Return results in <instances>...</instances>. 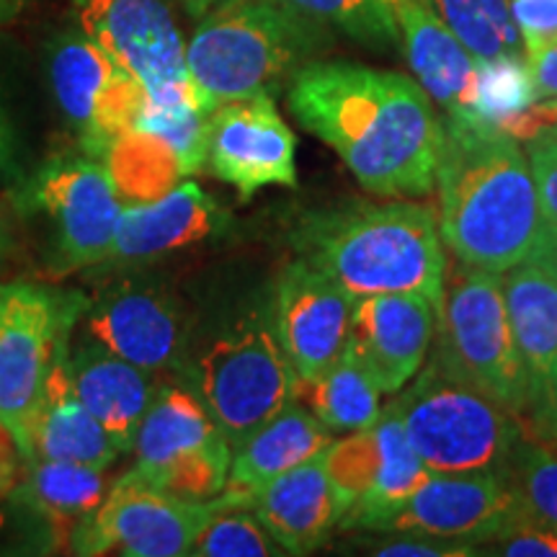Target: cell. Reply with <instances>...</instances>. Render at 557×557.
I'll list each match as a JSON object with an SVG mask.
<instances>
[{"label":"cell","mask_w":557,"mask_h":557,"mask_svg":"<svg viewBox=\"0 0 557 557\" xmlns=\"http://www.w3.org/2000/svg\"><path fill=\"white\" fill-rule=\"evenodd\" d=\"M227 225V212L194 181L143 205H124L103 267H135L194 248Z\"/></svg>","instance_id":"cell-21"},{"label":"cell","mask_w":557,"mask_h":557,"mask_svg":"<svg viewBox=\"0 0 557 557\" xmlns=\"http://www.w3.org/2000/svg\"><path fill=\"white\" fill-rule=\"evenodd\" d=\"M297 139L278 114L274 96L225 101L209 111L207 165L250 199L267 186H295Z\"/></svg>","instance_id":"cell-16"},{"label":"cell","mask_w":557,"mask_h":557,"mask_svg":"<svg viewBox=\"0 0 557 557\" xmlns=\"http://www.w3.org/2000/svg\"><path fill=\"white\" fill-rule=\"evenodd\" d=\"M434 341L444 367L508 413L524 418L527 374L508 323L504 276L457 259L447 263Z\"/></svg>","instance_id":"cell-7"},{"label":"cell","mask_w":557,"mask_h":557,"mask_svg":"<svg viewBox=\"0 0 557 557\" xmlns=\"http://www.w3.org/2000/svg\"><path fill=\"white\" fill-rule=\"evenodd\" d=\"M517 508L498 472H434L410 496L369 513L351 529L374 534H418L478 549L504 532Z\"/></svg>","instance_id":"cell-13"},{"label":"cell","mask_w":557,"mask_h":557,"mask_svg":"<svg viewBox=\"0 0 557 557\" xmlns=\"http://www.w3.org/2000/svg\"><path fill=\"white\" fill-rule=\"evenodd\" d=\"M107 496L103 470L65 459H29L21 498L50 519H86Z\"/></svg>","instance_id":"cell-29"},{"label":"cell","mask_w":557,"mask_h":557,"mask_svg":"<svg viewBox=\"0 0 557 557\" xmlns=\"http://www.w3.org/2000/svg\"><path fill=\"white\" fill-rule=\"evenodd\" d=\"M13 225H11V214L5 212L3 207H0V259H3L5 253H11L13 250Z\"/></svg>","instance_id":"cell-43"},{"label":"cell","mask_w":557,"mask_h":557,"mask_svg":"<svg viewBox=\"0 0 557 557\" xmlns=\"http://www.w3.org/2000/svg\"><path fill=\"white\" fill-rule=\"evenodd\" d=\"M403 54L418 86L438 103L447 120L475 122L478 60L436 16L429 0H395Z\"/></svg>","instance_id":"cell-22"},{"label":"cell","mask_w":557,"mask_h":557,"mask_svg":"<svg viewBox=\"0 0 557 557\" xmlns=\"http://www.w3.org/2000/svg\"><path fill=\"white\" fill-rule=\"evenodd\" d=\"M0 271H3V267H0Z\"/></svg>","instance_id":"cell-49"},{"label":"cell","mask_w":557,"mask_h":557,"mask_svg":"<svg viewBox=\"0 0 557 557\" xmlns=\"http://www.w3.org/2000/svg\"><path fill=\"white\" fill-rule=\"evenodd\" d=\"M429 5L480 62L517 58L524 50L511 0H429Z\"/></svg>","instance_id":"cell-30"},{"label":"cell","mask_w":557,"mask_h":557,"mask_svg":"<svg viewBox=\"0 0 557 557\" xmlns=\"http://www.w3.org/2000/svg\"><path fill=\"white\" fill-rule=\"evenodd\" d=\"M81 308L39 284H0V429L26 459L60 336Z\"/></svg>","instance_id":"cell-8"},{"label":"cell","mask_w":557,"mask_h":557,"mask_svg":"<svg viewBox=\"0 0 557 557\" xmlns=\"http://www.w3.org/2000/svg\"><path fill=\"white\" fill-rule=\"evenodd\" d=\"M67 372L83 406L109 431L122 455L132 451L139 423L158 393L156 374L122 359L88 333L73 351L67 348Z\"/></svg>","instance_id":"cell-24"},{"label":"cell","mask_w":557,"mask_h":557,"mask_svg":"<svg viewBox=\"0 0 557 557\" xmlns=\"http://www.w3.org/2000/svg\"><path fill=\"white\" fill-rule=\"evenodd\" d=\"M305 16L346 34L367 50L389 54L403 50L400 26L389 0H287Z\"/></svg>","instance_id":"cell-32"},{"label":"cell","mask_w":557,"mask_h":557,"mask_svg":"<svg viewBox=\"0 0 557 557\" xmlns=\"http://www.w3.org/2000/svg\"><path fill=\"white\" fill-rule=\"evenodd\" d=\"M186 387L205 403L230 447L299 400V377L284 354L269 308H250L186 357Z\"/></svg>","instance_id":"cell-5"},{"label":"cell","mask_w":557,"mask_h":557,"mask_svg":"<svg viewBox=\"0 0 557 557\" xmlns=\"http://www.w3.org/2000/svg\"><path fill=\"white\" fill-rule=\"evenodd\" d=\"M86 333L156 377L184 372L189 357V320L178 299L150 278L116 276L96 289Z\"/></svg>","instance_id":"cell-15"},{"label":"cell","mask_w":557,"mask_h":557,"mask_svg":"<svg viewBox=\"0 0 557 557\" xmlns=\"http://www.w3.org/2000/svg\"><path fill=\"white\" fill-rule=\"evenodd\" d=\"M434 184L438 235L457 261L506 274L534 253L545 214L519 139L442 116Z\"/></svg>","instance_id":"cell-2"},{"label":"cell","mask_w":557,"mask_h":557,"mask_svg":"<svg viewBox=\"0 0 557 557\" xmlns=\"http://www.w3.org/2000/svg\"><path fill=\"white\" fill-rule=\"evenodd\" d=\"M524 58H527L529 78H532L537 101L555 99L557 96V41L555 45L545 47L542 52L524 54Z\"/></svg>","instance_id":"cell-40"},{"label":"cell","mask_w":557,"mask_h":557,"mask_svg":"<svg viewBox=\"0 0 557 557\" xmlns=\"http://www.w3.org/2000/svg\"><path fill=\"white\" fill-rule=\"evenodd\" d=\"M11 483H13V478H11V465L3 462V457H0V496H3V493L9 491Z\"/></svg>","instance_id":"cell-47"},{"label":"cell","mask_w":557,"mask_h":557,"mask_svg":"<svg viewBox=\"0 0 557 557\" xmlns=\"http://www.w3.org/2000/svg\"><path fill=\"white\" fill-rule=\"evenodd\" d=\"M302 261L354 297L421 295L442 305L447 256L434 209L393 199L305 212L289 233Z\"/></svg>","instance_id":"cell-3"},{"label":"cell","mask_w":557,"mask_h":557,"mask_svg":"<svg viewBox=\"0 0 557 557\" xmlns=\"http://www.w3.org/2000/svg\"><path fill=\"white\" fill-rule=\"evenodd\" d=\"M478 555H504V557H557V527L527 517L517 508L508 527L478 547Z\"/></svg>","instance_id":"cell-35"},{"label":"cell","mask_w":557,"mask_h":557,"mask_svg":"<svg viewBox=\"0 0 557 557\" xmlns=\"http://www.w3.org/2000/svg\"><path fill=\"white\" fill-rule=\"evenodd\" d=\"M532 436L547 438V442H555L557 444V400H555L553 410H549V418L545 421V426H542L537 434H532Z\"/></svg>","instance_id":"cell-46"},{"label":"cell","mask_w":557,"mask_h":557,"mask_svg":"<svg viewBox=\"0 0 557 557\" xmlns=\"http://www.w3.org/2000/svg\"><path fill=\"white\" fill-rule=\"evenodd\" d=\"M498 129H504L506 135L519 139V143H532L537 137H557V96L555 99L534 101L529 109L498 124Z\"/></svg>","instance_id":"cell-39"},{"label":"cell","mask_w":557,"mask_h":557,"mask_svg":"<svg viewBox=\"0 0 557 557\" xmlns=\"http://www.w3.org/2000/svg\"><path fill=\"white\" fill-rule=\"evenodd\" d=\"M519 511L557 527V444L521 434L500 472Z\"/></svg>","instance_id":"cell-31"},{"label":"cell","mask_w":557,"mask_h":557,"mask_svg":"<svg viewBox=\"0 0 557 557\" xmlns=\"http://www.w3.org/2000/svg\"><path fill=\"white\" fill-rule=\"evenodd\" d=\"M173 3L176 0H73L81 32L120 62L148 90L150 101H197L212 111L191 83Z\"/></svg>","instance_id":"cell-11"},{"label":"cell","mask_w":557,"mask_h":557,"mask_svg":"<svg viewBox=\"0 0 557 557\" xmlns=\"http://www.w3.org/2000/svg\"><path fill=\"white\" fill-rule=\"evenodd\" d=\"M325 470L348 498V511L338 529H351L359 519L410 496L434 475L410 447L398 410L382 408L377 421L351 431L323 451Z\"/></svg>","instance_id":"cell-17"},{"label":"cell","mask_w":557,"mask_h":557,"mask_svg":"<svg viewBox=\"0 0 557 557\" xmlns=\"http://www.w3.org/2000/svg\"><path fill=\"white\" fill-rule=\"evenodd\" d=\"M369 553L382 557H472L478 549L418 534H385V540L369 542Z\"/></svg>","instance_id":"cell-38"},{"label":"cell","mask_w":557,"mask_h":557,"mask_svg":"<svg viewBox=\"0 0 557 557\" xmlns=\"http://www.w3.org/2000/svg\"><path fill=\"white\" fill-rule=\"evenodd\" d=\"M67 341L70 329L60 336L47 374L37 429H34V457L65 459V462L109 470L122 451L73 389L67 372Z\"/></svg>","instance_id":"cell-26"},{"label":"cell","mask_w":557,"mask_h":557,"mask_svg":"<svg viewBox=\"0 0 557 557\" xmlns=\"http://www.w3.org/2000/svg\"><path fill=\"white\" fill-rule=\"evenodd\" d=\"M529 259H534L542 269H547L557 282V225H549V222H545L542 238H540L537 248H534V253L529 256Z\"/></svg>","instance_id":"cell-42"},{"label":"cell","mask_w":557,"mask_h":557,"mask_svg":"<svg viewBox=\"0 0 557 557\" xmlns=\"http://www.w3.org/2000/svg\"><path fill=\"white\" fill-rule=\"evenodd\" d=\"M395 395L389 406L398 410L410 447L436 475H500L524 434L519 416L457 377L436 354L418 369L413 385Z\"/></svg>","instance_id":"cell-6"},{"label":"cell","mask_w":557,"mask_h":557,"mask_svg":"<svg viewBox=\"0 0 557 557\" xmlns=\"http://www.w3.org/2000/svg\"><path fill=\"white\" fill-rule=\"evenodd\" d=\"M103 163L124 205L160 199L184 181L186 169L165 139L148 129H129L109 145Z\"/></svg>","instance_id":"cell-27"},{"label":"cell","mask_w":557,"mask_h":557,"mask_svg":"<svg viewBox=\"0 0 557 557\" xmlns=\"http://www.w3.org/2000/svg\"><path fill=\"white\" fill-rule=\"evenodd\" d=\"M181 9L186 11V16H191L194 21H199L205 13H209L220 0H176Z\"/></svg>","instance_id":"cell-44"},{"label":"cell","mask_w":557,"mask_h":557,"mask_svg":"<svg viewBox=\"0 0 557 557\" xmlns=\"http://www.w3.org/2000/svg\"><path fill=\"white\" fill-rule=\"evenodd\" d=\"M24 178V165H21V150H18V135L0 107V186L18 184Z\"/></svg>","instance_id":"cell-41"},{"label":"cell","mask_w":557,"mask_h":557,"mask_svg":"<svg viewBox=\"0 0 557 557\" xmlns=\"http://www.w3.org/2000/svg\"><path fill=\"white\" fill-rule=\"evenodd\" d=\"M537 101L524 54L498 60H478V86H475V114L478 124L498 127L513 114L524 111Z\"/></svg>","instance_id":"cell-33"},{"label":"cell","mask_w":557,"mask_h":557,"mask_svg":"<svg viewBox=\"0 0 557 557\" xmlns=\"http://www.w3.org/2000/svg\"><path fill=\"white\" fill-rule=\"evenodd\" d=\"M331 444L333 431L310 408L289 403L233 449L225 493L238 506L250 508L271 480L323 455Z\"/></svg>","instance_id":"cell-25"},{"label":"cell","mask_w":557,"mask_h":557,"mask_svg":"<svg viewBox=\"0 0 557 557\" xmlns=\"http://www.w3.org/2000/svg\"><path fill=\"white\" fill-rule=\"evenodd\" d=\"M50 83L81 148L96 158H103L116 137L137 127L150 99L148 90L83 32L54 41Z\"/></svg>","instance_id":"cell-14"},{"label":"cell","mask_w":557,"mask_h":557,"mask_svg":"<svg viewBox=\"0 0 557 557\" xmlns=\"http://www.w3.org/2000/svg\"><path fill=\"white\" fill-rule=\"evenodd\" d=\"M194 557H274L287 555L261 524L253 508L225 506L209 519L189 549Z\"/></svg>","instance_id":"cell-34"},{"label":"cell","mask_w":557,"mask_h":557,"mask_svg":"<svg viewBox=\"0 0 557 557\" xmlns=\"http://www.w3.org/2000/svg\"><path fill=\"white\" fill-rule=\"evenodd\" d=\"M527 158L537 184L545 222L557 225V137H537L527 143Z\"/></svg>","instance_id":"cell-37"},{"label":"cell","mask_w":557,"mask_h":557,"mask_svg":"<svg viewBox=\"0 0 557 557\" xmlns=\"http://www.w3.org/2000/svg\"><path fill=\"white\" fill-rule=\"evenodd\" d=\"M21 197L52 222L58 274L103 267L124 201L101 158L83 150L47 160Z\"/></svg>","instance_id":"cell-12"},{"label":"cell","mask_w":557,"mask_h":557,"mask_svg":"<svg viewBox=\"0 0 557 557\" xmlns=\"http://www.w3.org/2000/svg\"><path fill=\"white\" fill-rule=\"evenodd\" d=\"M287 103L323 139L361 189L423 197L434 189L442 116L418 81L348 60H312L292 78Z\"/></svg>","instance_id":"cell-1"},{"label":"cell","mask_w":557,"mask_h":557,"mask_svg":"<svg viewBox=\"0 0 557 557\" xmlns=\"http://www.w3.org/2000/svg\"><path fill=\"white\" fill-rule=\"evenodd\" d=\"M504 297L527 374V413L521 426L537 434L557 400V282L534 259L504 276Z\"/></svg>","instance_id":"cell-20"},{"label":"cell","mask_w":557,"mask_h":557,"mask_svg":"<svg viewBox=\"0 0 557 557\" xmlns=\"http://www.w3.org/2000/svg\"><path fill=\"white\" fill-rule=\"evenodd\" d=\"M302 395L308 398L312 413L333 434H351L364 429L382 413V389L346 348L320 377L299 385V398Z\"/></svg>","instance_id":"cell-28"},{"label":"cell","mask_w":557,"mask_h":557,"mask_svg":"<svg viewBox=\"0 0 557 557\" xmlns=\"http://www.w3.org/2000/svg\"><path fill=\"white\" fill-rule=\"evenodd\" d=\"M135 468L145 480L184 498L225 491L233 447L194 389L158 385L135 436Z\"/></svg>","instance_id":"cell-9"},{"label":"cell","mask_w":557,"mask_h":557,"mask_svg":"<svg viewBox=\"0 0 557 557\" xmlns=\"http://www.w3.org/2000/svg\"><path fill=\"white\" fill-rule=\"evenodd\" d=\"M389 5H393V9H395V0H389Z\"/></svg>","instance_id":"cell-48"},{"label":"cell","mask_w":557,"mask_h":557,"mask_svg":"<svg viewBox=\"0 0 557 557\" xmlns=\"http://www.w3.org/2000/svg\"><path fill=\"white\" fill-rule=\"evenodd\" d=\"M348 506V498L325 470L323 455L271 480L250 504L287 555H310L325 545L346 517Z\"/></svg>","instance_id":"cell-23"},{"label":"cell","mask_w":557,"mask_h":557,"mask_svg":"<svg viewBox=\"0 0 557 557\" xmlns=\"http://www.w3.org/2000/svg\"><path fill=\"white\" fill-rule=\"evenodd\" d=\"M29 3H32V0H0V26L16 18L18 13L24 11Z\"/></svg>","instance_id":"cell-45"},{"label":"cell","mask_w":557,"mask_h":557,"mask_svg":"<svg viewBox=\"0 0 557 557\" xmlns=\"http://www.w3.org/2000/svg\"><path fill=\"white\" fill-rule=\"evenodd\" d=\"M336 45V32L287 0H220L186 41V67L209 109L276 96Z\"/></svg>","instance_id":"cell-4"},{"label":"cell","mask_w":557,"mask_h":557,"mask_svg":"<svg viewBox=\"0 0 557 557\" xmlns=\"http://www.w3.org/2000/svg\"><path fill=\"white\" fill-rule=\"evenodd\" d=\"M524 54L542 52L557 41V0H511Z\"/></svg>","instance_id":"cell-36"},{"label":"cell","mask_w":557,"mask_h":557,"mask_svg":"<svg viewBox=\"0 0 557 557\" xmlns=\"http://www.w3.org/2000/svg\"><path fill=\"white\" fill-rule=\"evenodd\" d=\"M225 506H238L225 491L207 500L184 498L129 470L83 519L73 547L81 555L109 549L127 557L189 555L201 529Z\"/></svg>","instance_id":"cell-10"},{"label":"cell","mask_w":557,"mask_h":557,"mask_svg":"<svg viewBox=\"0 0 557 557\" xmlns=\"http://www.w3.org/2000/svg\"><path fill=\"white\" fill-rule=\"evenodd\" d=\"M438 308L421 295L354 297L346 351L382 395H395L416 377L436 336Z\"/></svg>","instance_id":"cell-19"},{"label":"cell","mask_w":557,"mask_h":557,"mask_svg":"<svg viewBox=\"0 0 557 557\" xmlns=\"http://www.w3.org/2000/svg\"><path fill=\"white\" fill-rule=\"evenodd\" d=\"M351 308V292L308 261H289L278 274L271 318L299 385L320 377L344 354Z\"/></svg>","instance_id":"cell-18"}]
</instances>
